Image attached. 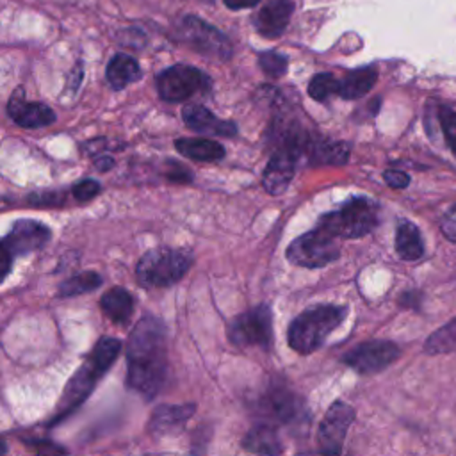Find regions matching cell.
<instances>
[{
	"instance_id": "6da1fadb",
	"label": "cell",
	"mask_w": 456,
	"mask_h": 456,
	"mask_svg": "<svg viewBox=\"0 0 456 456\" xmlns=\"http://www.w3.org/2000/svg\"><path fill=\"white\" fill-rule=\"evenodd\" d=\"M167 374V331L155 315L134 326L126 346V387L146 399L155 397Z\"/></svg>"
},
{
	"instance_id": "7a4b0ae2",
	"label": "cell",
	"mask_w": 456,
	"mask_h": 456,
	"mask_svg": "<svg viewBox=\"0 0 456 456\" xmlns=\"http://www.w3.org/2000/svg\"><path fill=\"white\" fill-rule=\"evenodd\" d=\"M121 351V342L114 337H102L91 353L86 356L82 365L77 369V372L68 381L61 401L55 408V415L50 422H61L64 417H68L71 411H75L94 390L96 381L109 370V367L116 362L118 354Z\"/></svg>"
},
{
	"instance_id": "3957f363",
	"label": "cell",
	"mask_w": 456,
	"mask_h": 456,
	"mask_svg": "<svg viewBox=\"0 0 456 456\" xmlns=\"http://www.w3.org/2000/svg\"><path fill=\"white\" fill-rule=\"evenodd\" d=\"M346 314L347 306L342 305H315L303 310L289 326V346L301 354L314 353L346 319Z\"/></svg>"
},
{
	"instance_id": "277c9868",
	"label": "cell",
	"mask_w": 456,
	"mask_h": 456,
	"mask_svg": "<svg viewBox=\"0 0 456 456\" xmlns=\"http://www.w3.org/2000/svg\"><path fill=\"white\" fill-rule=\"evenodd\" d=\"M378 224V207L367 198H353L338 210L319 219L317 228L342 239H356L372 232Z\"/></svg>"
},
{
	"instance_id": "5b68a950",
	"label": "cell",
	"mask_w": 456,
	"mask_h": 456,
	"mask_svg": "<svg viewBox=\"0 0 456 456\" xmlns=\"http://www.w3.org/2000/svg\"><path fill=\"white\" fill-rule=\"evenodd\" d=\"M191 264L192 258L183 249L155 248L141 256L135 276L142 287H167L176 283L189 271Z\"/></svg>"
},
{
	"instance_id": "8992f818",
	"label": "cell",
	"mask_w": 456,
	"mask_h": 456,
	"mask_svg": "<svg viewBox=\"0 0 456 456\" xmlns=\"http://www.w3.org/2000/svg\"><path fill=\"white\" fill-rule=\"evenodd\" d=\"M340 256L335 237L321 228L306 232L294 239L287 248V260L299 267H324Z\"/></svg>"
},
{
	"instance_id": "52a82bcc",
	"label": "cell",
	"mask_w": 456,
	"mask_h": 456,
	"mask_svg": "<svg viewBox=\"0 0 456 456\" xmlns=\"http://www.w3.org/2000/svg\"><path fill=\"white\" fill-rule=\"evenodd\" d=\"M228 338L240 347L258 346L267 349L273 342V314L267 305L253 306L228 324Z\"/></svg>"
},
{
	"instance_id": "ba28073f",
	"label": "cell",
	"mask_w": 456,
	"mask_h": 456,
	"mask_svg": "<svg viewBox=\"0 0 456 456\" xmlns=\"http://www.w3.org/2000/svg\"><path fill=\"white\" fill-rule=\"evenodd\" d=\"M50 240V230L37 221L20 219L9 230V233L2 240V278H5L11 271V264L16 256H23L27 253L37 251Z\"/></svg>"
},
{
	"instance_id": "9c48e42d",
	"label": "cell",
	"mask_w": 456,
	"mask_h": 456,
	"mask_svg": "<svg viewBox=\"0 0 456 456\" xmlns=\"http://www.w3.org/2000/svg\"><path fill=\"white\" fill-rule=\"evenodd\" d=\"M157 89L166 102H183L196 93L210 89L208 77L198 68L187 64H175L157 75Z\"/></svg>"
},
{
	"instance_id": "30bf717a",
	"label": "cell",
	"mask_w": 456,
	"mask_h": 456,
	"mask_svg": "<svg viewBox=\"0 0 456 456\" xmlns=\"http://www.w3.org/2000/svg\"><path fill=\"white\" fill-rule=\"evenodd\" d=\"M353 420H354V410L347 403L335 401L328 408L317 429V444H319L321 456L342 454L344 440Z\"/></svg>"
},
{
	"instance_id": "8fae6325",
	"label": "cell",
	"mask_w": 456,
	"mask_h": 456,
	"mask_svg": "<svg viewBox=\"0 0 456 456\" xmlns=\"http://www.w3.org/2000/svg\"><path fill=\"white\" fill-rule=\"evenodd\" d=\"M180 36L189 46L207 57L219 61H226L230 57V43L224 34L201 18L185 16L180 23Z\"/></svg>"
},
{
	"instance_id": "7c38bea8",
	"label": "cell",
	"mask_w": 456,
	"mask_h": 456,
	"mask_svg": "<svg viewBox=\"0 0 456 456\" xmlns=\"http://www.w3.org/2000/svg\"><path fill=\"white\" fill-rule=\"evenodd\" d=\"M399 356V347L388 340H367L342 356V362L360 374H374L387 369Z\"/></svg>"
},
{
	"instance_id": "4fadbf2b",
	"label": "cell",
	"mask_w": 456,
	"mask_h": 456,
	"mask_svg": "<svg viewBox=\"0 0 456 456\" xmlns=\"http://www.w3.org/2000/svg\"><path fill=\"white\" fill-rule=\"evenodd\" d=\"M260 408L265 417L281 424L297 422L306 413L303 399L283 383H274L265 390L260 399Z\"/></svg>"
},
{
	"instance_id": "5bb4252c",
	"label": "cell",
	"mask_w": 456,
	"mask_h": 456,
	"mask_svg": "<svg viewBox=\"0 0 456 456\" xmlns=\"http://www.w3.org/2000/svg\"><path fill=\"white\" fill-rule=\"evenodd\" d=\"M7 114L16 125L23 128H39L55 121V114L48 105L37 102H25L21 91H16L11 96Z\"/></svg>"
},
{
	"instance_id": "9a60e30c",
	"label": "cell",
	"mask_w": 456,
	"mask_h": 456,
	"mask_svg": "<svg viewBox=\"0 0 456 456\" xmlns=\"http://www.w3.org/2000/svg\"><path fill=\"white\" fill-rule=\"evenodd\" d=\"M182 118H183L185 125L192 132H196V134L224 135V137H232V135L237 134V125L233 121L219 119L208 109H205L201 105H187V107H183Z\"/></svg>"
},
{
	"instance_id": "2e32d148",
	"label": "cell",
	"mask_w": 456,
	"mask_h": 456,
	"mask_svg": "<svg viewBox=\"0 0 456 456\" xmlns=\"http://www.w3.org/2000/svg\"><path fill=\"white\" fill-rule=\"evenodd\" d=\"M296 159L297 157H294L290 151H285V150H276L271 155L262 178L264 189L269 194H280L290 185L296 171Z\"/></svg>"
},
{
	"instance_id": "e0dca14e",
	"label": "cell",
	"mask_w": 456,
	"mask_h": 456,
	"mask_svg": "<svg viewBox=\"0 0 456 456\" xmlns=\"http://www.w3.org/2000/svg\"><path fill=\"white\" fill-rule=\"evenodd\" d=\"M294 11V0H269L255 16V28L264 37H278Z\"/></svg>"
},
{
	"instance_id": "ac0fdd59",
	"label": "cell",
	"mask_w": 456,
	"mask_h": 456,
	"mask_svg": "<svg viewBox=\"0 0 456 456\" xmlns=\"http://www.w3.org/2000/svg\"><path fill=\"white\" fill-rule=\"evenodd\" d=\"M242 447L248 452L260 456H280L283 452V442L278 429L273 424H256L242 438Z\"/></svg>"
},
{
	"instance_id": "d6986e66",
	"label": "cell",
	"mask_w": 456,
	"mask_h": 456,
	"mask_svg": "<svg viewBox=\"0 0 456 456\" xmlns=\"http://www.w3.org/2000/svg\"><path fill=\"white\" fill-rule=\"evenodd\" d=\"M175 146L183 157L200 162H216L224 157V148L217 141L207 137L176 139Z\"/></svg>"
},
{
	"instance_id": "ffe728a7",
	"label": "cell",
	"mask_w": 456,
	"mask_h": 456,
	"mask_svg": "<svg viewBox=\"0 0 456 456\" xmlns=\"http://www.w3.org/2000/svg\"><path fill=\"white\" fill-rule=\"evenodd\" d=\"M100 306L112 322L126 324L134 312V297L123 287H112L102 296Z\"/></svg>"
},
{
	"instance_id": "44dd1931",
	"label": "cell",
	"mask_w": 456,
	"mask_h": 456,
	"mask_svg": "<svg viewBox=\"0 0 456 456\" xmlns=\"http://www.w3.org/2000/svg\"><path fill=\"white\" fill-rule=\"evenodd\" d=\"M142 71L137 61L126 53H116L107 64V82L112 89L119 91L141 78Z\"/></svg>"
},
{
	"instance_id": "7402d4cb",
	"label": "cell",
	"mask_w": 456,
	"mask_h": 456,
	"mask_svg": "<svg viewBox=\"0 0 456 456\" xmlns=\"http://www.w3.org/2000/svg\"><path fill=\"white\" fill-rule=\"evenodd\" d=\"M378 78V71L374 66L358 68L347 73L342 80H338V96L344 100H356L369 93Z\"/></svg>"
},
{
	"instance_id": "603a6c76",
	"label": "cell",
	"mask_w": 456,
	"mask_h": 456,
	"mask_svg": "<svg viewBox=\"0 0 456 456\" xmlns=\"http://www.w3.org/2000/svg\"><path fill=\"white\" fill-rule=\"evenodd\" d=\"M194 413V404H160L159 408H155L150 426L151 429H155L157 433H167L175 428L183 426Z\"/></svg>"
},
{
	"instance_id": "cb8c5ba5",
	"label": "cell",
	"mask_w": 456,
	"mask_h": 456,
	"mask_svg": "<svg viewBox=\"0 0 456 456\" xmlns=\"http://www.w3.org/2000/svg\"><path fill=\"white\" fill-rule=\"evenodd\" d=\"M395 251L403 260H417L424 253L422 239L419 228L410 223L403 221L395 230Z\"/></svg>"
},
{
	"instance_id": "d4e9b609",
	"label": "cell",
	"mask_w": 456,
	"mask_h": 456,
	"mask_svg": "<svg viewBox=\"0 0 456 456\" xmlns=\"http://www.w3.org/2000/svg\"><path fill=\"white\" fill-rule=\"evenodd\" d=\"M312 159L315 162H324V164H335L342 166L349 159V146L346 142H331V141H321L319 144H310Z\"/></svg>"
},
{
	"instance_id": "484cf974",
	"label": "cell",
	"mask_w": 456,
	"mask_h": 456,
	"mask_svg": "<svg viewBox=\"0 0 456 456\" xmlns=\"http://www.w3.org/2000/svg\"><path fill=\"white\" fill-rule=\"evenodd\" d=\"M102 285V276L94 271H86L80 274H75L68 280H64L59 285V296L61 297H69V296H78L84 292H91Z\"/></svg>"
},
{
	"instance_id": "4316f807",
	"label": "cell",
	"mask_w": 456,
	"mask_h": 456,
	"mask_svg": "<svg viewBox=\"0 0 456 456\" xmlns=\"http://www.w3.org/2000/svg\"><path fill=\"white\" fill-rule=\"evenodd\" d=\"M424 349L431 354L456 353V317L429 335Z\"/></svg>"
},
{
	"instance_id": "83f0119b",
	"label": "cell",
	"mask_w": 456,
	"mask_h": 456,
	"mask_svg": "<svg viewBox=\"0 0 456 456\" xmlns=\"http://www.w3.org/2000/svg\"><path fill=\"white\" fill-rule=\"evenodd\" d=\"M308 94L317 102H326L338 94V80L331 73H317L308 84Z\"/></svg>"
},
{
	"instance_id": "f1b7e54d",
	"label": "cell",
	"mask_w": 456,
	"mask_h": 456,
	"mask_svg": "<svg viewBox=\"0 0 456 456\" xmlns=\"http://www.w3.org/2000/svg\"><path fill=\"white\" fill-rule=\"evenodd\" d=\"M258 61H260V68L264 69V73L271 78L281 77L287 69V57L278 52H264L258 55Z\"/></svg>"
},
{
	"instance_id": "f546056e",
	"label": "cell",
	"mask_w": 456,
	"mask_h": 456,
	"mask_svg": "<svg viewBox=\"0 0 456 456\" xmlns=\"http://www.w3.org/2000/svg\"><path fill=\"white\" fill-rule=\"evenodd\" d=\"M438 114H440V125H442L445 141L456 155V112L449 107H440Z\"/></svg>"
},
{
	"instance_id": "4dcf8cb0",
	"label": "cell",
	"mask_w": 456,
	"mask_h": 456,
	"mask_svg": "<svg viewBox=\"0 0 456 456\" xmlns=\"http://www.w3.org/2000/svg\"><path fill=\"white\" fill-rule=\"evenodd\" d=\"M100 191H102V187H100V183H98L96 180L86 178V180L78 182V183L73 187V196H75V200H78V201H89V200H93L94 196H98Z\"/></svg>"
},
{
	"instance_id": "1f68e13d",
	"label": "cell",
	"mask_w": 456,
	"mask_h": 456,
	"mask_svg": "<svg viewBox=\"0 0 456 456\" xmlns=\"http://www.w3.org/2000/svg\"><path fill=\"white\" fill-rule=\"evenodd\" d=\"M28 201H30L32 205L57 207V205H62V203H64V194H62V192H55V191H50V192H37V194L28 196Z\"/></svg>"
},
{
	"instance_id": "d6a6232c",
	"label": "cell",
	"mask_w": 456,
	"mask_h": 456,
	"mask_svg": "<svg viewBox=\"0 0 456 456\" xmlns=\"http://www.w3.org/2000/svg\"><path fill=\"white\" fill-rule=\"evenodd\" d=\"M383 178L385 182L392 187V189H404L408 187L410 183V176L403 171H397V169H388L383 173Z\"/></svg>"
},
{
	"instance_id": "836d02e7",
	"label": "cell",
	"mask_w": 456,
	"mask_h": 456,
	"mask_svg": "<svg viewBox=\"0 0 456 456\" xmlns=\"http://www.w3.org/2000/svg\"><path fill=\"white\" fill-rule=\"evenodd\" d=\"M442 232L447 239L456 242V205L445 212V216L442 217Z\"/></svg>"
},
{
	"instance_id": "e575fe53",
	"label": "cell",
	"mask_w": 456,
	"mask_h": 456,
	"mask_svg": "<svg viewBox=\"0 0 456 456\" xmlns=\"http://www.w3.org/2000/svg\"><path fill=\"white\" fill-rule=\"evenodd\" d=\"M171 164H173V171L167 173V178H169L171 182H182V183H183V182H191V178H192L191 171L180 167L176 162H171Z\"/></svg>"
},
{
	"instance_id": "d590c367",
	"label": "cell",
	"mask_w": 456,
	"mask_h": 456,
	"mask_svg": "<svg viewBox=\"0 0 456 456\" xmlns=\"http://www.w3.org/2000/svg\"><path fill=\"white\" fill-rule=\"evenodd\" d=\"M223 2L230 9H248V7L256 5L260 0H223Z\"/></svg>"
},
{
	"instance_id": "8d00e7d4",
	"label": "cell",
	"mask_w": 456,
	"mask_h": 456,
	"mask_svg": "<svg viewBox=\"0 0 456 456\" xmlns=\"http://www.w3.org/2000/svg\"><path fill=\"white\" fill-rule=\"evenodd\" d=\"M112 167H114V159L112 157H100V159H96V169L109 171Z\"/></svg>"
},
{
	"instance_id": "74e56055",
	"label": "cell",
	"mask_w": 456,
	"mask_h": 456,
	"mask_svg": "<svg viewBox=\"0 0 456 456\" xmlns=\"http://www.w3.org/2000/svg\"><path fill=\"white\" fill-rule=\"evenodd\" d=\"M297 456H315V454H297Z\"/></svg>"
}]
</instances>
